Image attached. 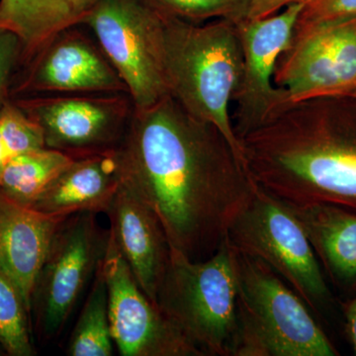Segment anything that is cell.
Masks as SVG:
<instances>
[{"mask_svg": "<svg viewBox=\"0 0 356 356\" xmlns=\"http://www.w3.org/2000/svg\"><path fill=\"white\" fill-rule=\"evenodd\" d=\"M236 299V250L227 236L203 261H191L170 248L156 304L204 356L234 355Z\"/></svg>", "mask_w": 356, "mask_h": 356, "instance_id": "5b68a950", "label": "cell"}, {"mask_svg": "<svg viewBox=\"0 0 356 356\" xmlns=\"http://www.w3.org/2000/svg\"><path fill=\"white\" fill-rule=\"evenodd\" d=\"M30 320L19 290L0 266V346L7 355H35Z\"/></svg>", "mask_w": 356, "mask_h": 356, "instance_id": "44dd1931", "label": "cell"}, {"mask_svg": "<svg viewBox=\"0 0 356 356\" xmlns=\"http://www.w3.org/2000/svg\"><path fill=\"white\" fill-rule=\"evenodd\" d=\"M308 0H248L245 19L254 20L270 17L280 13L281 9L292 4L306 3Z\"/></svg>", "mask_w": 356, "mask_h": 356, "instance_id": "484cf974", "label": "cell"}, {"mask_svg": "<svg viewBox=\"0 0 356 356\" xmlns=\"http://www.w3.org/2000/svg\"><path fill=\"white\" fill-rule=\"evenodd\" d=\"M118 152L121 181L154 211L170 248L191 261L216 252L254 189L227 138L170 95L134 110Z\"/></svg>", "mask_w": 356, "mask_h": 356, "instance_id": "6da1fadb", "label": "cell"}, {"mask_svg": "<svg viewBox=\"0 0 356 356\" xmlns=\"http://www.w3.org/2000/svg\"><path fill=\"white\" fill-rule=\"evenodd\" d=\"M303 6L292 4L270 17L235 22L243 51L242 74L233 96V124L238 140L291 103L287 91L274 83V72L278 58L289 48Z\"/></svg>", "mask_w": 356, "mask_h": 356, "instance_id": "8fae6325", "label": "cell"}, {"mask_svg": "<svg viewBox=\"0 0 356 356\" xmlns=\"http://www.w3.org/2000/svg\"><path fill=\"white\" fill-rule=\"evenodd\" d=\"M102 270L115 346L122 356H204L138 284L109 229Z\"/></svg>", "mask_w": 356, "mask_h": 356, "instance_id": "7c38bea8", "label": "cell"}, {"mask_svg": "<svg viewBox=\"0 0 356 356\" xmlns=\"http://www.w3.org/2000/svg\"><path fill=\"white\" fill-rule=\"evenodd\" d=\"M235 250L238 329L233 356L339 355L304 300L270 266Z\"/></svg>", "mask_w": 356, "mask_h": 356, "instance_id": "277c9868", "label": "cell"}, {"mask_svg": "<svg viewBox=\"0 0 356 356\" xmlns=\"http://www.w3.org/2000/svg\"><path fill=\"white\" fill-rule=\"evenodd\" d=\"M70 26L49 39L16 74L11 99L129 93L96 40Z\"/></svg>", "mask_w": 356, "mask_h": 356, "instance_id": "30bf717a", "label": "cell"}, {"mask_svg": "<svg viewBox=\"0 0 356 356\" xmlns=\"http://www.w3.org/2000/svg\"><path fill=\"white\" fill-rule=\"evenodd\" d=\"M120 184L118 149L74 159L31 208L60 217L79 212L106 213Z\"/></svg>", "mask_w": 356, "mask_h": 356, "instance_id": "2e32d148", "label": "cell"}, {"mask_svg": "<svg viewBox=\"0 0 356 356\" xmlns=\"http://www.w3.org/2000/svg\"><path fill=\"white\" fill-rule=\"evenodd\" d=\"M13 100L41 128L44 147L72 159L118 149L135 110L129 93L29 96Z\"/></svg>", "mask_w": 356, "mask_h": 356, "instance_id": "9c48e42d", "label": "cell"}, {"mask_svg": "<svg viewBox=\"0 0 356 356\" xmlns=\"http://www.w3.org/2000/svg\"><path fill=\"white\" fill-rule=\"evenodd\" d=\"M281 202L298 221L332 282L355 290L356 212L329 203Z\"/></svg>", "mask_w": 356, "mask_h": 356, "instance_id": "e0dca14e", "label": "cell"}, {"mask_svg": "<svg viewBox=\"0 0 356 356\" xmlns=\"http://www.w3.org/2000/svg\"><path fill=\"white\" fill-rule=\"evenodd\" d=\"M161 13L191 23L210 19L243 20L248 0H147Z\"/></svg>", "mask_w": 356, "mask_h": 356, "instance_id": "603a6c76", "label": "cell"}, {"mask_svg": "<svg viewBox=\"0 0 356 356\" xmlns=\"http://www.w3.org/2000/svg\"><path fill=\"white\" fill-rule=\"evenodd\" d=\"M23 51L19 37L0 28V110L11 99L14 79L23 64Z\"/></svg>", "mask_w": 356, "mask_h": 356, "instance_id": "d4e9b609", "label": "cell"}, {"mask_svg": "<svg viewBox=\"0 0 356 356\" xmlns=\"http://www.w3.org/2000/svg\"><path fill=\"white\" fill-rule=\"evenodd\" d=\"M74 15L81 21V16L90 8L97 0H70Z\"/></svg>", "mask_w": 356, "mask_h": 356, "instance_id": "83f0119b", "label": "cell"}, {"mask_svg": "<svg viewBox=\"0 0 356 356\" xmlns=\"http://www.w3.org/2000/svg\"><path fill=\"white\" fill-rule=\"evenodd\" d=\"M6 355V350H4L3 348H2L1 346H0V356Z\"/></svg>", "mask_w": 356, "mask_h": 356, "instance_id": "f1b7e54d", "label": "cell"}, {"mask_svg": "<svg viewBox=\"0 0 356 356\" xmlns=\"http://www.w3.org/2000/svg\"><path fill=\"white\" fill-rule=\"evenodd\" d=\"M44 147L43 132L13 99L0 110V177L20 154Z\"/></svg>", "mask_w": 356, "mask_h": 356, "instance_id": "7402d4cb", "label": "cell"}, {"mask_svg": "<svg viewBox=\"0 0 356 356\" xmlns=\"http://www.w3.org/2000/svg\"><path fill=\"white\" fill-rule=\"evenodd\" d=\"M65 218L43 214L0 194V266L19 290L30 315L35 281Z\"/></svg>", "mask_w": 356, "mask_h": 356, "instance_id": "9a60e30c", "label": "cell"}, {"mask_svg": "<svg viewBox=\"0 0 356 356\" xmlns=\"http://www.w3.org/2000/svg\"><path fill=\"white\" fill-rule=\"evenodd\" d=\"M226 236L236 250L270 266L311 310L317 312L329 303L331 293L317 255L280 199L255 184Z\"/></svg>", "mask_w": 356, "mask_h": 356, "instance_id": "52a82bcc", "label": "cell"}, {"mask_svg": "<svg viewBox=\"0 0 356 356\" xmlns=\"http://www.w3.org/2000/svg\"><path fill=\"white\" fill-rule=\"evenodd\" d=\"M96 216L93 212L70 215L51 238L32 294L31 317L44 341L63 332L104 257L109 229L100 228Z\"/></svg>", "mask_w": 356, "mask_h": 356, "instance_id": "ba28073f", "label": "cell"}, {"mask_svg": "<svg viewBox=\"0 0 356 356\" xmlns=\"http://www.w3.org/2000/svg\"><path fill=\"white\" fill-rule=\"evenodd\" d=\"M114 346L109 317L108 289L102 261L70 336L67 353L70 356H112Z\"/></svg>", "mask_w": 356, "mask_h": 356, "instance_id": "ffe728a7", "label": "cell"}, {"mask_svg": "<svg viewBox=\"0 0 356 356\" xmlns=\"http://www.w3.org/2000/svg\"><path fill=\"white\" fill-rule=\"evenodd\" d=\"M74 159L49 147L20 154L4 168L0 177V194L21 206L31 208Z\"/></svg>", "mask_w": 356, "mask_h": 356, "instance_id": "d6986e66", "label": "cell"}, {"mask_svg": "<svg viewBox=\"0 0 356 356\" xmlns=\"http://www.w3.org/2000/svg\"><path fill=\"white\" fill-rule=\"evenodd\" d=\"M163 63L168 95L192 116L215 126L243 161L229 115L243 69L236 23L201 24L163 14Z\"/></svg>", "mask_w": 356, "mask_h": 356, "instance_id": "3957f363", "label": "cell"}, {"mask_svg": "<svg viewBox=\"0 0 356 356\" xmlns=\"http://www.w3.org/2000/svg\"><path fill=\"white\" fill-rule=\"evenodd\" d=\"M356 16V0H308L293 31L292 42L323 26Z\"/></svg>", "mask_w": 356, "mask_h": 356, "instance_id": "cb8c5ba5", "label": "cell"}, {"mask_svg": "<svg viewBox=\"0 0 356 356\" xmlns=\"http://www.w3.org/2000/svg\"><path fill=\"white\" fill-rule=\"evenodd\" d=\"M79 25L70 0H0V28L15 33L23 65L58 32Z\"/></svg>", "mask_w": 356, "mask_h": 356, "instance_id": "ac0fdd59", "label": "cell"}, {"mask_svg": "<svg viewBox=\"0 0 356 356\" xmlns=\"http://www.w3.org/2000/svg\"><path fill=\"white\" fill-rule=\"evenodd\" d=\"M343 314L346 334L356 355V289L355 296L343 304Z\"/></svg>", "mask_w": 356, "mask_h": 356, "instance_id": "4316f807", "label": "cell"}, {"mask_svg": "<svg viewBox=\"0 0 356 356\" xmlns=\"http://www.w3.org/2000/svg\"><path fill=\"white\" fill-rule=\"evenodd\" d=\"M105 214L134 277L156 304L170 257V245L158 217L122 181Z\"/></svg>", "mask_w": 356, "mask_h": 356, "instance_id": "5bb4252c", "label": "cell"}, {"mask_svg": "<svg viewBox=\"0 0 356 356\" xmlns=\"http://www.w3.org/2000/svg\"><path fill=\"white\" fill-rule=\"evenodd\" d=\"M123 79L135 108L168 95L163 63V13L147 0H97L81 16Z\"/></svg>", "mask_w": 356, "mask_h": 356, "instance_id": "8992f818", "label": "cell"}, {"mask_svg": "<svg viewBox=\"0 0 356 356\" xmlns=\"http://www.w3.org/2000/svg\"><path fill=\"white\" fill-rule=\"evenodd\" d=\"M274 83L290 102L356 96V16L317 28L278 58Z\"/></svg>", "mask_w": 356, "mask_h": 356, "instance_id": "4fadbf2b", "label": "cell"}, {"mask_svg": "<svg viewBox=\"0 0 356 356\" xmlns=\"http://www.w3.org/2000/svg\"><path fill=\"white\" fill-rule=\"evenodd\" d=\"M240 143L250 177L274 197L356 212V96L290 103Z\"/></svg>", "mask_w": 356, "mask_h": 356, "instance_id": "7a4b0ae2", "label": "cell"}]
</instances>
